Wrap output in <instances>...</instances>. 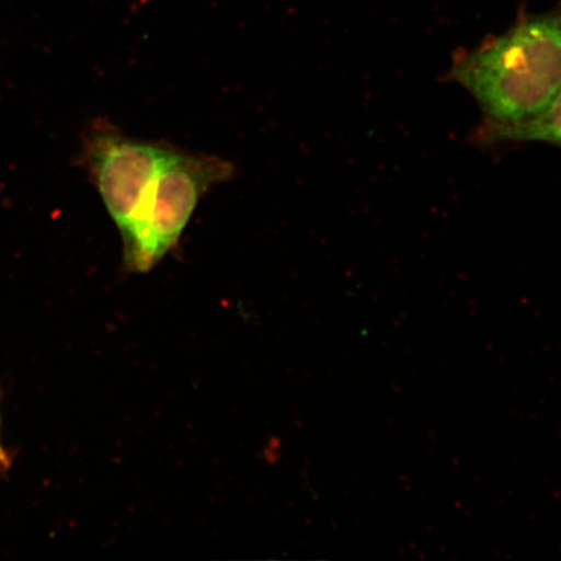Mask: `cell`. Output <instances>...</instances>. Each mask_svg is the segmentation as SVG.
<instances>
[{
    "instance_id": "obj_4",
    "label": "cell",
    "mask_w": 561,
    "mask_h": 561,
    "mask_svg": "<svg viewBox=\"0 0 561 561\" xmlns=\"http://www.w3.org/2000/svg\"><path fill=\"white\" fill-rule=\"evenodd\" d=\"M473 138L481 145L541 142L561 149V88L541 114L514 125L483 123Z\"/></svg>"
},
{
    "instance_id": "obj_1",
    "label": "cell",
    "mask_w": 561,
    "mask_h": 561,
    "mask_svg": "<svg viewBox=\"0 0 561 561\" xmlns=\"http://www.w3.org/2000/svg\"><path fill=\"white\" fill-rule=\"evenodd\" d=\"M447 80L474 98L485 124L514 125L541 114L561 88V3L456 55Z\"/></svg>"
},
{
    "instance_id": "obj_2",
    "label": "cell",
    "mask_w": 561,
    "mask_h": 561,
    "mask_svg": "<svg viewBox=\"0 0 561 561\" xmlns=\"http://www.w3.org/2000/svg\"><path fill=\"white\" fill-rule=\"evenodd\" d=\"M234 175L220 157L173 146L128 230L122 234L126 272L147 273L179 244L199 202Z\"/></svg>"
},
{
    "instance_id": "obj_3",
    "label": "cell",
    "mask_w": 561,
    "mask_h": 561,
    "mask_svg": "<svg viewBox=\"0 0 561 561\" xmlns=\"http://www.w3.org/2000/svg\"><path fill=\"white\" fill-rule=\"evenodd\" d=\"M173 145L126 136L116 125L96 121L83 135L82 160L121 236L149 193Z\"/></svg>"
}]
</instances>
